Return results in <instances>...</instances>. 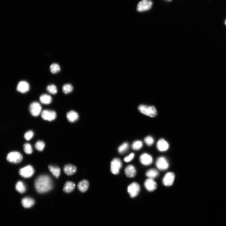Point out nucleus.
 I'll list each match as a JSON object with an SVG mask.
<instances>
[{
  "mask_svg": "<svg viewBox=\"0 0 226 226\" xmlns=\"http://www.w3.org/2000/svg\"><path fill=\"white\" fill-rule=\"evenodd\" d=\"M35 187L37 192L39 193H44L49 191L53 187L51 177L48 175L40 176L36 180Z\"/></svg>",
  "mask_w": 226,
  "mask_h": 226,
  "instance_id": "obj_1",
  "label": "nucleus"
},
{
  "mask_svg": "<svg viewBox=\"0 0 226 226\" xmlns=\"http://www.w3.org/2000/svg\"><path fill=\"white\" fill-rule=\"evenodd\" d=\"M138 109L141 113L151 117H155L157 115V110L154 106L141 105L139 106Z\"/></svg>",
  "mask_w": 226,
  "mask_h": 226,
  "instance_id": "obj_2",
  "label": "nucleus"
},
{
  "mask_svg": "<svg viewBox=\"0 0 226 226\" xmlns=\"http://www.w3.org/2000/svg\"><path fill=\"white\" fill-rule=\"evenodd\" d=\"M122 163L121 160L118 158H115L113 159L111 164V171L115 175H118L120 169L122 168Z\"/></svg>",
  "mask_w": 226,
  "mask_h": 226,
  "instance_id": "obj_3",
  "label": "nucleus"
},
{
  "mask_svg": "<svg viewBox=\"0 0 226 226\" xmlns=\"http://www.w3.org/2000/svg\"><path fill=\"white\" fill-rule=\"evenodd\" d=\"M23 157L22 154L18 152H12L9 153L7 159L9 162L14 163H20L22 161Z\"/></svg>",
  "mask_w": 226,
  "mask_h": 226,
  "instance_id": "obj_4",
  "label": "nucleus"
},
{
  "mask_svg": "<svg viewBox=\"0 0 226 226\" xmlns=\"http://www.w3.org/2000/svg\"><path fill=\"white\" fill-rule=\"evenodd\" d=\"M140 189L139 184L136 182H133L128 187L127 191L130 197L134 198L139 194Z\"/></svg>",
  "mask_w": 226,
  "mask_h": 226,
  "instance_id": "obj_5",
  "label": "nucleus"
},
{
  "mask_svg": "<svg viewBox=\"0 0 226 226\" xmlns=\"http://www.w3.org/2000/svg\"><path fill=\"white\" fill-rule=\"evenodd\" d=\"M153 3L150 0H143L138 4L137 11L138 12H143L149 10L152 8Z\"/></svg>",
  "mask_w": 226,
  "mask_h": 226,
  "instance_id": "obj_6",
  "label": "nucleus"
},
{
  "mask_svg": "<svg viewBox=\"0 0 226 226\" xmlns=\"http://www.w3.org/2000/svg\"><path fill=\"white\" fill-rule=\"evenodd\" d=\"M42 110V106L39 102H33L30 105V112L31 115L34 117L38 116L41 114Z\"/></svg>",
  "mask_w": 226,
  "mask_h": 226,
  "instance_id": "obj_7",
  "label": "nucleus"
},
{
  "mask_svg": "<svg viewBox=\"0 0 226 226\" xmlns=\"http://www.w3.org/2000/svg\"><path fill=\"white\" fill-rule=\"evenodd\" d=\"M35 173L34 169L31 165H28L21 169L19 172L20 175L25 178L32 177Z\"/></svg>",
  "mask_w": 226,
  "mask_h": 226,
  "instance_id": "obj_8",
  "label": "nucleus"
},
{
  "mask_svg": "<svg viewBox=\"0 0 226 226\" xmlns=\"http://www.w3.org/2000/svg\"><path fill=\"white\" fill-rule=\"evenodd\" d=\"M156 165L159 170L165 171L168 168L169 164L166 158L161 156L159 157L157 159Z\"/></svg>",
  "mask_w": 226,
  "mask_h": 226,
  "instance_id": "obj_9",
  "label": "nucleus"
},
{
  "mask_svg": "<svg viewBox=\"0 0 226 226\" xmlns=\"http://www.w3.org/2000/svg\"><path fill=\"white\" fill-rule=\"evenodd\" d=\"M175 176L173 172L167 173L163 178V185L166 187H170L172 186L174 182Z\"/></svg>",
  "mask_w": 226,
  "mask_h": 226,
  "instance_id": "obj_10",
  "label": "nucleus"
},
{
  "mask_svg": "<svg viewBox=\"0 0 226 226\" xmlns=\"http://www.w3.org/2000/svg\"><path fill=\"white\" fill-rule=\"evenodd\" d=\"M41 117L45 120L52 121L56 119V112L54 111L45 110L42 112Z\"/></svg>",
  "mask_w": 226,
  "mask_h": 226,
  "instance_id": "obj_11",
  "label": "nucleus"
},
{
  "mask_svg": "<svg viewBox=\"0 0 226 226\" xmlns=\"http://www.w3.org/2000/svg\"><path fill=\"white\" fill-rule=\"evenodd\" d=\"M144 185L146 189L150 192L155 191L157 187V183L153 179L149 178L147 179L145 181Z\"/></svg>",
  "mask_w": 226,
  "mask_h": 226,
  "instance_id": "obj_12",
  "label": "nucleus"
},
{
  "mask_svg": "<svg viewBox=\"0 0 226 226\" xmlns=\"http://www.w3.org/2000/svg\"><path fill=\"white\" fill-rule=\"evenodd\" d=\"M140 162L145 166H149L152 164L153 159L151 156L144 153L141 155L139 158Z\"/></svg>",
  "mask_w": 226,
  "mask_h": 226,
  "instance_id": "obj_13",
  "label": "nucleus"
},
{
  "mask_svg": "<svg viewBox=\"0 0 226 226\" xmlns=\"http://www.w3.org/2000/svg\"><path fill=\"white\" fill-rule=\"evenodd\" d=\"M30 89L29 84L27 82L24 81H20L18 84L17 90L18 91L22 93H26Z\"/></svg>",
  "mask_w": 226,
  "mask_h": 226,
  "instance_id": "obj_14",
  "label": "nucleus"
},
{
  "mask_svg": "<svg viewBox=\"0 0 226 226\" xmlns=\"http://www.w3.org/2000/svg\"><path fill=\"white\" fill-rule=\"evenodd\" d=\"M157 148L159 151L164 152L166 151L169 148V145L163 139H160L157 144Z\"/></svg>",
  "mask_w": 226,
  "mask_h": 226,
  "instance_id": "obj_15",
  "label": "nucleus"
},
{
  "mask_svg": "<svg viewBox=\"0 0 226 226\" xmlns=\"http://www.w3.org/2000/svg\"><path fill=\"white\" fill-rule=\"evenodd\" d=\"M125 172L126 176L130 178L135 177L136 174V169L132 165L127 166L125 169Z\"/></svg>",
  "mask_w": 226,
  "mask_h": 226,
  "instance_id": "obj_16",
  "label": "nucleus"
},
{
  "mask_svg": "<svg viewBox=\"0 0 226 226\" xmlns=\"http://www.w3.org/2000/svg\"><path fill=\"white\" fill-rule=\"evenodd\" d=\"M63 171L67 175L71 176L76 173L77 168L73 165L68 164L64 166Z\"/></svg>",
  "mask_w": 226,
  "mask_h": 226,
  "instance_id": "obj_17",
  "label": "nucleus"
},
{
  "mask_svg": "<svg viewBox=\"0 0 226 226\" xmlns=\"http://www.w3.org/2000/svg\"><path fill=\"white\" fill-rule=\"evenodd\" d=\"M89 185L90 183L88 180H83L78 183L77 187L80 192L84 193L88 190Z\"/></svg>",
  "mask_w": 226,
  "mask_h": 226,
  "instance_id": "obj_18",
  "label": "nucleus"
},
{
  "mask_svg": "<svg viewBox=\"0 0 226 226\" xmlns=\"http://www.w3.org/2000/svg\"><path fill=\"white\" fill-rule=\"evenodd\" d=\"M67 117L68 120L72 123L77 121L79 118L78 113L74 111H71L68 112L67 115Z\"/></svg>",
  "mask_w": 226,
  "mask_h": 226,
  "instance_id": "obj_19",
  "label": "nucleus"
},
{
  "mask_svg": "<svg viewBox=\"0 0 226 226\" xmlns=\"http://www.w3.org/2000/svg\"><path fill=\"white\" fill-rule=\"evenodd\" d=\"M22 204L24 208H30L34 205L35 204V201L31 198L25 197L22 200Z\"/></svg>",
  "mask_w": 226,
  "mask_h": 226,
  "instance_id": "obj_20",
  "label": "nucleus"
},
{
  "mask_svg": "<svg viewBox=\"0 0 226 226\" xmlns=\"http://www.w3.org/2000/svg\"><path fill=\"white\" fill-rule=\"evenodd\" d=\"M75 184L72 182L67 181L66 182L63 188V191L67 193H70L74 190L75 187Z\"/></svg>",
  "mask_w": 226,
  "mask_h": 226,
  "instance_id": "obj_21",
  "label": "nucleus"
},
{
  "mask_svg": "<svg viewBox=\"0 0 226 226\" xmlns=\"http://www.w3.org/2000/svg\"><path fill=\"white\" fill-rule=\"evenodd\" d=\"M40 102L45 105L50 104L52 101L51 97L47 94H43L41 95L40 98Z\"/></svg>",
  "mask_w": 226,
  "mask_h": 226,
  "instance_id": "obj_22",
  "label": "nucleus"
},
{
  "mask_svg": "<svg viewBox=\"0 0 226 226\" xmlns=\"http://www.w3.org/2000/svg\"><path fill=\"white\" fill-rule=\"evenodd\" d=\"M146 175L149 178L154 179L157 177L159 175V172L157 170L152 168L149 170L146 173Z\"/></svg>",
  "mask_w": 226,
  "mask_h": 226,
  "instance_id": "obj_23",
  "label": "nucleus"
},
{
  "mask_svg": "<svg viewBox=\"0 0 226 226\" xmlns=\"http://www.w3.org/2000/svg\"><path fill=\"white\" fill-rule=\"evenodd\" d=\"M50 172L56 178H58L60 174V169L58 166H54L52 165L49 166Z\"/></svg>",
  "mask_w": 226,
  "mask_h": 226,
  "instance_id": "obj_24",
  "label": "nucleus"
},
{
  "mask_svg": "<svg viewBox=\"0 0 226 226\" xmlns=\"http://www.w3.org/2000/svg\"><path fill=\"white\" fill-rule=\"evenodd\" d=\"M16 190L21 193H24L26 190L25 186L23 182L19 181L17 183L15 186Z\"/></svg>",
  "mask_w": 226,
  "mask_h": 226,
  "instance_id": "obj_25",
  "label": "nucleus"
},
{
  "mask_svg": "<svg viewBox=\"0 0 226 226\" xmlns=\"http://www.w3.org/2000/svg\"><path fill=\"white\" fill-rule=\"evenodd\" d=\"M50 70L51 72L53 74L59 73L60 70V66L57 63H53L50 67Z\"/></svg>",
  "mask_w": 226,
  "mask_h": 226,
  "instance_id": "obj_26",
  "label": "nucleus"
},
{
  "mask_svg": "<svg viewBox=\"0 0 226 226\" xmlns=\"http://www.w3.org/2000/svg\"><path fill=\"white\" fill-rule=\"evenodd\" d=\"M73 88L71 84H67L64 85L63 87V92L65 94H67L71 92L73 90Z\"/></svg>",
  "mask_w": 226,
  "mask_h": 226,
  "instance_id": "obj_27",
  "label": "nucleus"
},
{
  "mask_svg": "<svg viewBox=\"0 0 226 226\" xmlns=\"http://www.w3.org/2000/svg\"><path fill=\"white\" fill-rule=\"evenodd\" d=\"M143 146V142L141 141H135L132 146V148L135 150H138L142 148Z\"/></svg>",
  "mask_w": 226,
  "mask_h": 226,
  "instance_id": "obj_28",
  "label": "nucleus"
},
{
  "mask_svg": "<svg viewBox=\"0 0 226 226\" xmlns=\"http://www.w3.org/2000/svg\"><path fill=\"white\" fill-rule=\"evenodd\" d=\"M46 90L50 93L53 95H55L57 93V88L53 84L49 85L47 87Z\"/></svg>",
  "mask_w": 226,
  "mask_h": 226,
  "instance_id": "obj_29",
  "label": "nucleus"
},
{
  "mask_svg": "<svg viewBox=\"0 0 226 226\" xmlns=\"http://www.w3.org/2000/svg\"><path fill=\"white\" fill-rule=\"evenodd\" d=\"M128 148V143L125 142L120 146L118 148V152L120 154H123Z\"/></svg>",
  "mask_w": 226,
  "mask_h": 226,
  "instance_id": "obj_30",
  "label": "nucleus"
},
{
  "mask_svg": "<svg viewBox=\"0 0 226 226\" xmlns=\"http://www.w3.org/2000/svg\"><path fill=\"white\" fill-rule=\"evenodd\" d=\"M35 146L36 149L39 151H42L45 147V144L43 141L39 140L36 143Z\"/></svg>",
  "mask_w": 226,
  "mask_h": 226,
  "instance_id": "obj_31",
  "label": "nucleus"
},
{
  "mask_svg": "<svg viewBox=\"0 0 226 226\" xmlns=\"http://www.w3.org/2000/svg\"><path fill=\"white\" fill-rule=\"evenodd\" d=\"M24 151L27 154H30L32 153L33 150L31 146L29 143H26L23 146Z\"/></svg>",
  "mask_w": 226,
  "mask_h": 226,
  "instance_id": "obj_32",
  "label": "nucleus"
},
{
  "mask_svg": "<svg viewBox=\"0 0 226 226\" xmlns=\"http://www.w3.org/2000/svg\"><path fill=\"white\" fill-rule=\"evenodd\" d=\"M144 141L146 144L149 146H152L154 143V139L150 136H148L145 138Z\"/></svg>",
  "mask_w": 226,
  "mask_h": 226,
  "instance_id": "obj_33",
  "label": "nucleus"
},
{
  "mask_svg": "<svg viewBox=\"0 0 226 226\" xmlns=\"http://www.w3.org/2000/svg\"><path fill=\"white\" fill-rule=\"evenodd\" d=\"M34 133L32 130H29L24 135V138L27 140H29L33 136Z\"/></svg>",
  "mask_w": 226,
  "mask_h": 226,
  "instance_id": "obj_34",
  "label": "nucleus"
},
{
  "mask_svg": "<svg viewBox=\"0 0 226 226\" xmlns=\"http://www.w3.org/2000/svg\"><path fill=\"white\" fill-rule=\"evenodd\" d=\"M134 156L135 154L134 153H132L125 158L124 161L126 163L130 162L134 158Z\"/></svg>",
  "mask_w": 226,
  "mask_h": 226,
  "instance_id": "obj_35",
  "label": "nucleus"
},
{
  "mask_svg": "<svg viewBox=\"0 0 226 226\" xmlns=\"http://www.w3.org/2000/svg\"><path fill=\"white\" fill-rule=\"evenodd\" d=\"M168 1H172V0H168Z\"/></svg>",
  "mask_w": 226,
  "mask_h": 226,
  "instance_id": "obj_36",
  "label": "nucleus"
},
{
  "mask_svg": "<svg viewBox=\"0 0 226 226\" xmlns=\"http://www.w3.org/2000/svg\"><path fill=\"white\" fill-rule=\"evenodd\" d=\"M225 24H226V21H225Z\"/></svg>",
  "mask_w": 226,
  "mask_h": 226,
  "instance_id": "obj_37",
  "label": "nucleus"
}]
</instances>
